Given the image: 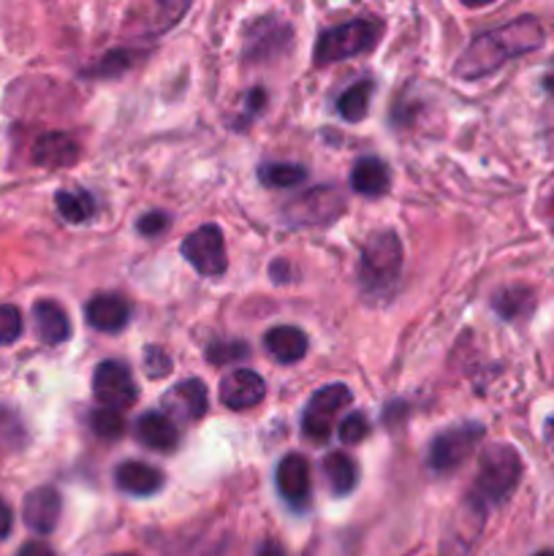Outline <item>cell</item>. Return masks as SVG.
Masks as SVG:
<instances>
[{
  "instance_id": "cell-25",
  "label": "cell",
  "mask_w": 554,
  "mask_h": 556,
  "mask_svg": "<svg viewBox=\"0 0 554 556\" xmlns=\"http://www.w3.org/2000/svg\"><path fill=\"white\" fill-rule=\"evenodd\" d=\"M532 307V293L527 288H505L494 296V309L503 318H519Z\"/></svg>"
},
{
  "instance_id": "cell-10",
  "label": "cell",
  "mask_w": 554,
  "mask_h": 556,
  "mask_svg": "<svg viewBox=\"0 0 554 556\" xmlns=\"http://www.w3.org/2000/svg\"><path fill=\"white\" fill-rule=\"evenodd\" d=\"M264 378L255 375L253 369H231L221 380V389H217V396H221L223 407H228V410H250V407L264 400Z\"/></svg>"
},
{
  "instance_id": "cell-13",
  "label": "cell",
  "mask_w": 554,
  "mask_h": 556,
  "mask_svg": "<svg viewBox=\"0 0 554 556\" xmlns=\"http://www.w3.org/2000/svg\"><path fill=\"white\" fill-rule=\"evenodd\" d=\"M87 324L96 331H106V334H117L125 329L130 318V304L125 302L119 293H98L87 302L85 307Z\"/></svg>"
},
{
  "instance_id": "cell-34",
  "label": "cell",
  "mask_w": 554,
  "mask_h": 556,
  "mask_svg": "<svg viewBox=\"0 0 554 556\" xmlns=\"http://www.w3.org/2000/svg\"><path fill=\"white\" fill-rule=\"evenodd\" d=\"M11 535V508L0 500V541Z\"/></svg>"
},
{
  "instance_id": "cell-29",
  "label": "cell",
  "mask_w": 554,
  "mask_h": 556,
  "mask_svg": "<svg viewBox=\"0 0 554 556\" xmlns=\"http://www.w3.org/2000/svg\"><path fill=\"white\" fill-rule=\"evenodd\" d=\"M337 432H340V440L345 445H358L369 434V421L362 416V413H351L348 418H342Z\"/></svg>"
},
{
  "instance_id": "cell-21",
  "label": "cell",
  "mask_w": 554,
  "mask_h": 556,
  "mask_svg": "<svg viewBox=\"0 0 554 556\" xmlns=\"http://www.w3.org/2000/svg\"><path fill=\"white\" fill-rule=\"evenodd\" d=\"M172 402L174 405H179V410H182L188 418H201L206 413V407H210L206 386L201 383L199 378L182 380V383L174 386Z\"/></svg>"
},
{
  "instance_id": "cell-38",
  "label": "cell",
  "mask_w": 554,
  "mask_h": 556,
  "mask_svg": "<svg viewBox=\"0 0 554 556\" xmlns=\"http://www.w3.org/2000/svg\"><path fill=\"white\" fill-rule=\"evenodd\" d=\"M536 556H554V548H549V552H538Z\"/></svg>"
},
{
  "instance_id": "cell-5",
  "label": "cell",
  "mask_w": 554,
  "mask_h": 556,
  "mask_svg": "<svg viewBox=\"0 0 554 556\" xmlns=\"http://www.w3.org/2000/svg\"><path fill=\"white\" fill-rule=\"evenodd\" d=\"M351 402L353 394L348 386L331 383L318 389L310 396L307 405H304L302 432L307 434L313 443H326V440L331 438V429H335V418L340 416Z\"/></svg>"
},
{
  "instance_id": "cell-19",
  "label": "cell",
  "mask_w": 554,
  "mask_h": 556,
  "mask_svg": "<svg viewBox=\"0 0 554 556\" xmlns=\"http://www.w3.org/2000/svg\"><path fill=\"white\" fill-rule=\"evenodd\" d=\"M351 188L358 195L378 199V195H383L389 190V168L378 157H362L351 172Z\"/></svg>"
},
{
  "instance_id": "cell-20",
  "label": "cell",
  "mask_w": 554,
  "mask_h": 556,
  "mask_svg": "<svg viewBox=\"0 0 554 556\" xmlns=\"http://www.w3.org/2000/svg\"><path fill=\"white\" fill-rule=\"evenodd\" d=\"M324 476L331 492H335L337 497H345V494H351L353 489H356L358 465L351 456L342 454V451H331L324 459Z\"/></svg>"
},
{
  "instance_id": "cell-33",
  "label": "cell",
  "mask_w": 554,
  "mask_h": 556,
  "mask_svg": "<svg viewBox=\"0 0 554 556\" xmlns=\"http://www.w3.org/2000/svg\"><path fill=\"white\" fill-rule=\"evenodd\" d=\"M16 556H54V552L47 546V543L33 541V543H25V546L20 548V554H16Z\"/></svg>"
},
{
  "instance_id": "cell-4",
  "label": "cell",
  "mask_w": 554,
  "mask_h": 556,
  "mask_svg": "<svg viewBox=\"0 0 554 556\" xmlns=\"http://www.w3.org/2000/svg\"><path fill=\"white\" fill-rule=\"evenodd\" d=\"M380 38V25L375 20H351L342 25L329 27L315 41L313 60L315 65H331L337 60L356 58V54L367 52L375 47Z\"/></svg>"
},
{
  "instance_id": "cell-3",
  "label": "cell",
  "mask_w": 554,
  "mask_h": 556,
  "mask_svg": "<svg viewBox=\"0 0 554 556\" xmlns=\"http://www.w3.org/2000/svg\"><path fill=\"white\" fill-rule=\"evenodd\" d=\"M521 478V456L505 443L489 445L478 459L476 486H473V505H498L514 494Z\"/></svg>"
},
{
  "instance_id": "cell-2",
  "label": "cell",
  "mask_w": 554,
  "mask_h": 556,
  "mask_svg": "<svg viewBox=\"0 0 554 556\" xmlns=\"http://www.w3.org/2000/svg\"><path fill=\"white\" fill-rule=\"evenodd\" d=\"M402 275V242L394 231H375L358 261V282L367 299H389Z\"/></svg>"
},
{
  "instance_id": "cell-27",
  "label": "cell",
  "mask_w": 554,
  "mask_h": 556,
  "mask_svg": "<svg viewBox=\"0 0 554 556\" xmlns=\"http://www.w3.org/2000/svg\"><path fill=\"white\" fill-rule=\"evenodd\" d=\"M248 345L244 342H217L206 351V358H210L215 367H228V364L239 362V358H248Z\"/></svg>"
},
{
  "instance_id": "cell-35",
  "label": "cell",
  "mask_w": 554,
  "mask_h": 556,
  "mask_svg": "<svg viewBox=\"0 0 554 556\" xmlns=\"http://www.w3.org/2000/svg\"><path fill=\"white\" fill-rule=\"evenodd\" d=\"M255 556H288L286 554V548L280 546V543H275V541H264L259 546V552H255Z\"/></svg>"
},
{
  "instance_id": "cell-26",
  "label": "cell",
  "mask_w": 554,
  "mask_h": 556,
  "mask_svg": "<svg viewBox=\"0 0 554 556\" xmlns=\"http://www.w3.org/2000/svg\"><path fill=\"white\" fill-rule=\"evenodd\" d=\"M90 427L98 438L103 440H119L125 434V418L119 410H109V407H98L90 416Z\"/></svg>"
},
{
  "instance_id": "cell-39",
  "label": "cell",
  "mask_w": 554,
  "mask_h": 556,
  "mask_svg": "<svg viewBox=\"0 0 554 556\" xmlns=\"http://www.w3.org/2000/svg\"><path fill=\"white\" fill-rule=\"evenodd\" d=\"M114 556H136V554H114Z\"/></svg>"
},
{
  "instance_id": "cell-18",
  "label": "cell",
  "mask_w": 554,
  "mask_h": 556,
  "mask_svg": "<svg viewBox=\"0 0 554 556\" xmlns=\"http://www.w3.org/2000/svg\"><path fill=\"white\" fill-rule=\"evenodd\" d=\"M33 318H36V331L47 345H60L71 337V324L65 309L58 302H36L33 307Z\"/></svg>"
},
{
  "instance_id": "cell-24",
  "label": "cell",
  "mask_w": 554,
  "mask_h": 556,
  "mask_svg": "<svg viewBox=\"0 0 554 556\" xmlns=\"http://www.w3.org/2000/svg\"><path fill=\"white\" fill-rule=\"evenodd\" d=\"M261 182L269 188H293L304 179V168L297 163H266L261 166Z\"/></svg>"
},
{
  "instance_id": "cell-15",
  "label": "cell",
  "mask_w": 554,
  "mask_h": 556,
  "mask_svg": "<svg viewBox=\"0 0 554 556\" xmlns=\"http://www.w3.org/2000/svg\"><path fill=\"white\" fill-rule=\"evenodd\" d=\"M264 345L277 364H297L307 353V334L297 326H275L264 334Z\"/></svg>"
},
{
  "instance_id": "cell-11",
  "label": "cell",
  "mask_w": 554,
  "mask_h": 556,
  "mask_svg": "<svg viewBox=\"0 0 554 556\" xmlns=\"http://www.w3.org/2000/svg\"><path fill=\"white\" fill-rule=\"evenodd\" d=\"M60 510H63V500L52 486L33 489L22 505V519H25L27 530L38 532V535H49L58 527Z\"/></svg>"
},
{
  "instance_id": "cell-17",
  "label": "cell",
  "mask_w": 554,
  "mask_h": 556,
  "mask_svg": "<svg viewBox=\"0 0 554 556\" xmlns=\"http://www.w3.org/2000/svg\"><path fill=\"white\" fill-rule=\"evenodd\" d=\"M136 440L141 445L152 451H174L179 443V432L174 427V421L163 413H144V416L136 421Z\"/></svg>"
},
{
  "instance_id": "cell-22",
  "label": "cell",
  "mask_w": 554,
  "mask_h": 556,
  "mask_svg": "<svg viewBox=\"0 0 554 556\" xmlns=\"http://www.w3.org/2000/svg\"><path fill=\"white\" fill-rule=\"evenodd\" d=\"M369 98H373V81H356L337 98V114L348 123H362L369 112Z\"/></svg>"
},
{
  "instance_id": "cell-30",
  "label": "cell",
  "mask_w": 554,
  "mask_h": 556,
  "mask_svg": "<svg viewBox=\"0 0 554 556\" xmlns=\"http://www.w3.org/2000/svg\"><path fill=\"white\" fill-rule=\"evenodd\" d=\"M144 369H147V375H150V378H155V380L166 378V375L172 372V356H168L163 348L150 345L144 351Z\"/></svg>"
},
{
  "instance_id": "cell-14",
  "label": "cell",
  "mask_w": 554,
  "mask_h": 556,
  "mask_svg": "<svg viewBox=\"0 0 554 556\" xmlns=\"http://www.w3.org/2000/svg\"><path fill=\"white\" fill-rule=\"evenodd\" d=\"M163 472L158 467L144 465V462H123V465L114 470V483L117 489H123L125 494H134V497H152L163 489Z\"/></svg>"
},
{
  "instance_id": "cell-37",
  "label": "cell",
  "mask_w": 554,
  "mask_h": 556,
  "mask_svg": "<svg viewBox=\"0 0 554 556\" xmlns=\"http://www.w3.org/2000/svg\"><path fill=\"white\" fill-rule=\"evenodd\" d=\"M546 90H552V92H554V74H552V76H546Z\"/></svg>"
},
{
  "instance_id": "cell-31",
  "label": "cell",
  "mask_w": 554,
  "mask_h": 556,
  "mask_svg": "<svg viewBox=\"0 0 554 556\" xmlns=\"http://www.w3.org/2000/svg\"><path fill=\"white\" fill-rule=\"evenodd\" d=\"M136 228H139V233H144V237H161V233L168 228V215H163V212L141 215L139 223H136Z\"/></svg>"
},
{
  "instance_id": "cell-16",
  "label": "cell",
  "mask_w": 554,
  "mask_h": 556,
  "mask_svg": "<svg viewBox=\"0 0 554 556\" xmlns=\"http://www.w3.org/2000/svg\"><path fill=\"white\" fill-rule=\"evenodd\" d=\"M33 161L43 168H65L79 161V144L68 134H47L33 147Z\"/></svg>"
},
{
  "instance_id": "cell-7",
  "label": "cell",
  "mask_w": 554,
  "mask_h": 556,
  "mask_svg": "<svg viewBox=\"0 0 554 556\" xmlns=\"http://www.w3.org/2000/svg\"><path fill=\"white\" fill-rule=\"evenodd\" d=\"M92 394L101 402V407H109V410H128L139 400V386H136L128 364L117 362V358H109V362H101L96 367V375H92Z\"/></svg>"
},
{
  "instance_id": "cell-1",
  "label": "cell",
  "mask_w": 554,
  "mask_h": 556,
  "mask_svg": "<svg viewBox=\"0 0 554 556\" xmlns=\"http://www.w3.org/2000/svg\"><path fill=\"white\" fill-rule=\"evenodd\" d=\"M543 43V27L536 16H519L503 27L481 33L467 43L465 52L456 60L454 74L459 79H481L498 71L508 60L532 52Z\"/></svg>"
},
{
  "instance_id": "cell-32",
  "label": "cell",
  "mask_w": 554,
  "mask_h": 556,
  "mask_svg": "<svg viewBox=\"0 0 554 556\" xmlns=\"http://www.w3.org/2000/svg\"><path fill=\"white\" fill-rule=\"evenodd\" d=\"M125 68H130V54L114 52V54H109V58L103 60L96 71H92V76H112V74H119V71H125Z\"/></svg>"
},
{
  "instance_id": "cell-23",
  "label": "cell",
  "mask_w": 554,
  "mask_h": 556,
  "mask_svg": "<svg viewBox=\"0 0 554 556\" xmlns=\"http://www.w3.org/2000/svg\"><path fill=\"white\" fill-rule=\"evenodd\" d=\"M54 204L65 223H87L98 210L96 199L87 190H60Z\"/></svg>"
},
{
  "instance_id": "cell-36",
  "label": "cell",
  "mask_w": 554,
  "mask_h": 556,
  "mask_svg": "<svg viewBox=\"0 0 554 556\" xmlns=\"http://www.w3.org/2000/svg\"><path fill=\"white\" fill-rule=\"evenodd\" d=\"M546 443H549V448H552V454H554V418H549V421H546Z\"/></svg>"
},
{
  "instance_id": "cell-8",
  "label": "cell",
  "mask_w": 554,
  "mask_h": 556,
  "mask_svg": "<svg viewBox=\"0 0 554 556\" xmlns=\"http://www.w3.org/2000/svg\"><path fill=\"white\" fill-rule=\"evenodd\" d=\"M182 255L199 275L221 277L226 271V242L217 226H201L182 239Z\"/></svg>"
},
{
  "instance_id": "cell-6",
  "label": "cell",
  "mask_w": 554,
  "mask_h": 556,
  "mask_svg": "<svg viewBox=\"0 0 554 556\" xmlns=\"http://www.w3.org/2000/svg\"><path fill=\"white\" fill-rule=\"evenodd\" d=\"M481 424H459V427H451L445 432H440L432 440V445H429V467L435 472L459 470L473 456L476 445L481 443Z\"/></svg>"
},
{
  "instance_id": "cell-9",
  "label": "cell",
  "mask_w": 554,
  "mask_h": 556,
  "mask_svg": "<svg viewBox=\"0 0 554 556\" xmlns=\"http://www.w3.org/2000/svg\"><path fill=\"white\" fill-rule=\"evenodd\" d=\"M342 210H345V201L335 188H315L288 206V217L302 226H318V223L335 220Z\"/></svg>"
},
{
  "instance_id": "cell-12",
  "label": "cell",
  "mask_w": 554,
  "mask_h": 556,
  "mask_svg": "<svg viewBox=\"0 0 554 556\" xmlns=\"http://www.w3.org/2000/svg\"><path fill=\"white\" fill-rule=\"evenodd\" d=\"M277 489L288 505H307L313 481H310V462L302 454H286L277 465Z\"/></svg>"
},
{
  "instance_id": "cell-28",
  "label": "cell",
  "mask_w": 554,
  "mask_h": 556,
  "mask_svg": "<svg viewBox=\"0 0 554 556\" xmlns=\"http://www.w3.org/2000/svg\"><path fill=\"white\" fill-rule=\"evenodd\" d=\"M22 334V313L14 304H0V345H11Z\"/></svg>"
}]
</instances>
